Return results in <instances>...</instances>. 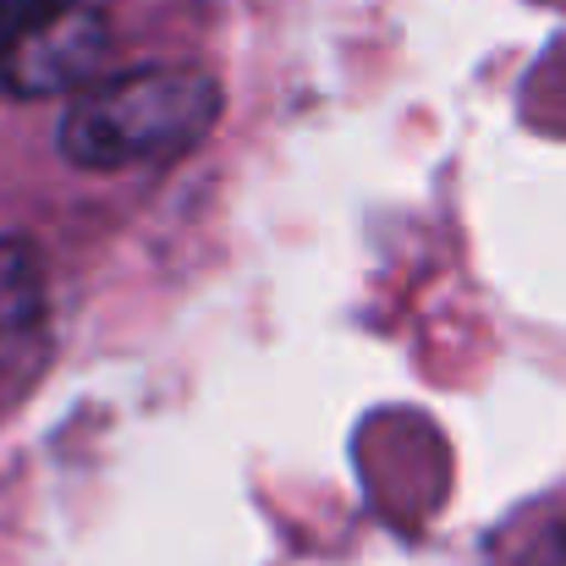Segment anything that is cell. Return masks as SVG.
<instances>
[{
  "label": "cell",
  "instance_id": "cell-4",
  "mask_svg": "<svg viewBox=\"0 0 566 566\" xmlns=\"http://www.w3.org/2000/svg\"><path fill=\"white\" fill-rule=\"evenodd\" d=\"M44 6H55V0H0V44L11 39V28L17 22H28L33 11H44Z\"/></svg>",
  "mask_w": 566,
  "mask_h": 566
},
{
  "label": "cell",
  "instance_id": "cell-1",
  "mask_svg": "<svg viewBox=\"0 0 566 566\" xmlns=\"http://www.w3.org/2000/svg\"><path fill=\"white\" fill-rule=\"evenodd\" d=\"M220 122V83L203 66H138L99 77L61 116V155L83 171H133L177 160Z\"/></svg>",
  "mask_w": 566,
  "mask_h": 566
},
{
  "label": "cell",
  "instance_id": "cell-3",
  "mask_svg": "<svg viewBox=\"0 0 566 566\" xmlns=\"http://www.w3.org/2000/svg\"><path fill=\"white\" fill-rule=\"evenodd\" d=\"M44 308L50 286L33 242L0 237V375H11L44 342Z\"/></svg>",
  "mask_w": 566,
  "mask_h": 566
},
{
  "label": "cell",
  "instance_id": "cell-2",
  "mask_svg": "<svg viewBox=\"0 0 566 566\" xmlns=\"http://www.w3.org/2000/svg\"><path fill=\"white\" fill-rule=\"evenodd\" d=\"M111 55V22L94 6L55 0L11 28L0 44V88L11 99H77L99 83Z\"/></svg>",
  "mask_w": 566,
  "mask_h": 566
},
{
  "label": "cell",
  "instance_id": "cell-5",
  "mask_svg": "<svg viewBox=\"0 0 566 566\" xmlns=\"http://www.w3.org/2000/svg\"><path fill=\"white\" fill-rule=\"evenodd\" d=\"M545 566H566V528L556 534V545H551V556H545Z\"/></svg>",
  "mask_w": 566,
  "mask_h": 566
}]
</instances>
